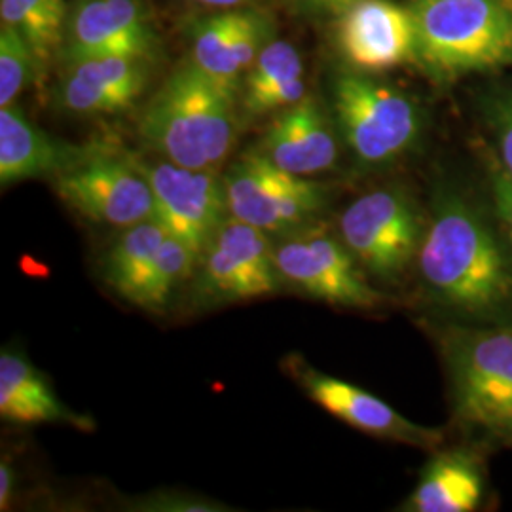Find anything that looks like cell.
Wrapping results in <instances>:
<instances>
[{
  "label": "cell",
  "mask_w": 512,
  "mask_h": 512,
  "mask_svg": "<svg viewBox=\"0 0 512 512\" xmlns=\"http://www.w3.org/2000/svg\"><path fill=\"white\" fill-rule=\"evenodd\" d=\"M418 253L427 294L446 310L480 323L512 315V247L499 220L456 190H442Z\"/></svg>",
  "instance_id": "1"
},
{
  "label": "cell",
  "mask_w": 512,
  "mask_h": 512,
  "mask_svg": "<svg viewBox=\"0 0 512 512\" xmlns=\"http://www.w3.org/2000/svg\"><path fill=\"white\" fill-rule=\"evenodd\" d=\"M236 95L190 61L148 101L141 139L167 162L217 171L236 143Z\"/></svg>",
  "instance_id": "2"
},
{
  "label": "cell",
  "mask_w": 512,
  "mask_h": 512,
  "mask_svg": "<svg viewBox=\"0 0 512 512\" xmlns=\"http://www.w3.org/2000/svg\"><path fill=\"white\" fill-rule=\"evenodd\" d=\"M416 59L442 78L512 63V0H414Z\"/></svg>",
  "instance_id": "3"
},
{
  "label": "cell",
  "mask_w": 512,
  "mask_h": 512,
  "mask_svg": "<svg viewBox=\"0 0 512 512\" xmlns=\"http://www.w3.org/2000/svg\"><path fill=\"white\" fill-rule=\"evenodd\" d=\"M459 423L512 442V323L450 327L442 334Z\"/></svg>",
  "instance_id": "4"
},
{
  "label": "cell",
  "mask_w": 512,
  "mask_h": 512,
  "mask_svg": "<svg viewBox=\"0 0 512 512\" xmlns=\"http://www.w3.org/2000/svg\"><path fill=\"white\" fill-rule=\"evenodd\" d=\"M332 107L349 150L368 167L403 158L420 139L423 114L416 99L363 71L338 74Z\"/></svg>",
  "instance_id": "5"
},
{
  "label": "cell",
  "mask_w": 512,
  "mask_h": 512,
  "mask_svg": "<svg viewBox=\"0 0 512 512\" xmlns=\"http://www.w3.org/2000/svg\"><path fill=\"white\" fill-rule=\"evenodd\" d=\"M427 215L403 186L370 190L349 203L338 220V236L366 274L397 283L416 264Z\"/></svg>",
  "instance_id": "6"
},
{
  "label": "cell",
  "mask_w": 512,
  "mask_h": 512,
  "mask_svg": "<svg viewBox=\"0 0 512 512\" xmlns=\"http://www.w3.org/2000/svg\"><path fill=\"white\" fill-rule=\"evenodd\" d=\"M230 217L243 220L268 236L304 230L329 202L327 188L289 173L258 150L243 154L224 175Z\"/></svg>",
  "instance_id": "7"
},
{
  "label": "cell",
  "mask_w": 512,
  "mask_h": 512,
  "mask_svg": "<svg viewBox=\"0 0 512 512\" xmlns=\"http://www.w3.org/2000/svg\"><path fill=\"white\" fill-rule=\"evenodd\" d=\"M274 258L281 283L308 298L349 310H376L384 302L342 238L315 224L285 236Z\"/></svg>",
  "instance_id": "8"
},
{
  "label": "cell",
  "mask_w": 512,
  "mask_h": 512,
  "mask_svg": "<svg viewBox=\"0 0 512 512\" xmlns=\"http://www.w3.org/2000/svg\"><path fill=\"white\" fill-rule=\"evenodd\" d=\"M274 253L266 232L228 217L198 258L192 275L194 304L215 308L277 293L283 283Z\"/></svg>",
  "instance_id": "9"
},
{
  "label": "cell",
  "mask_w": 512,
  "mask_h": 512,
  "mask_svg": "<svg viewBox=\"0 0 512 512\" xmlns=\"http://www.w3.org/2000/svg\"><path fill=\"white\" fill-rule=\"evenodd\" d=\"M55 194L80 217L126 230L154 219V196L135 156L103 148L86 162L57 175Z\"/></svg>",
  "instance_id": "10"
},
{
  "label": "cell",
  "mask_w": 512,
  "mask_h": 512,
  "mask_svg": "<svg viewBox=\"0 0 512 512\" xmlns=\"http://www.w3.org/2000/svg\"><path fill=\"white\" fill-rule=\"evenodd\" d=\"M137 164L154 196V219L198 258L230 217L224 177L211 169H188L167 160Z\"/></svg>",
  "instance_id": "11"
},
{
  "label": "cell",
  "mask_w": 512,
  "mask_h": 512,
  "mask_svg": "<svg viewBox=\"0 0 512 512\" xmlns=\"http://www.w3.org/2000/svg\"><path fill=\"white\" fill-rule=\"evenodd\" d=\"M287 368L313 403L357 431L420 448H435L442 442L439 429L404 418L401 412L363 387L323 374L298 357H291Z\"/></svg>",
  "instance_id": "12"
},
{
  "label": "cell",
  "mask_w": 512,
  "mask_h": 512,
  "mask_svg": "<svg viewBox=\"0 0 512 512\" xmlns=\"http://www.w3.org/2000/svg\"><path fill=\"white\" fill-rule=\"evenodd\" d=\"M158 37L141 0H74L65 25L63 61L93 55L150 59Z\"/></svg>",
  "instance_id": "13"
},
{
  "label": "cell",
  "mask_w": 512,
  "mask_h": 512,
  "mask_svg": "<svg viewBox=\"0 0 512 512\" xmlns=\"http://www.w3.org/2000/svg\"><path fill=\"white\" fill-rule=\"evenodd\" d=\"M338 44L363 73H380L416 59V25L410 6L393 0H355L338 21Z\"/></svg>",
  "instance_id": "14"
},
{
  "label": "cell",
  "mask_w": 512,
  "mask_h": 512,
  "mask_svg": "<svg viewBox=\"0 0 512 512\" xmlns=\"http://www.w3.org/2000/svg\"><path fill=\"white\" fill-rule=\"evenodd\" d=\"M148 59L93 55L65 61L57 88L61 109L74 114H116L135 105L148 84Z\"/></svg>",
  "instance_id": "15"
},
{
  "label": "cell",
  "mask_w": 512,
  "mask_h": 512,
  "mask_svg": "<svg viewBox=\"0 0 512 512\" xmlns=\"http://www.w3.org/2000/svg\"><path fill=\"white\" fill-rule=\"evenodd\" d=\"M256 150L300 177L325 173L338 162L336 131L327 112L310 95L275 116Z\"/></svg>",
  "instance_id": "16"
},
{
  "label": "cell",
  "mask_w": 512,
  "mask_h": 512,
  "mask_svg": "<svg viewBox=\"0 0 512 512\" xmlns=\"http://www.w3.org/2000/svg\"><path fill=\"white\" fill-rule=\"evenodd\" d=\"M105 145H69L33 126L12 103L0 107V184L57 177L101 152Z\"/></svg>",
  "instance_id": "17"
},
{
  "label": "cell",
  "mask_w": 512,
  "mask_h": 512,
  "mask_svg": "<svg viewBox=\"0 0 512 512\" xmlns=\"http://www.w3.org/2000/svg\"><path fill=\"white\" fill-rule=\"evenodd\" d=\"M486 492L482 465L469 450H444L423 467L404 511L473 512Z\"/></svg>",
  "instance_id": "18"
},
{
  "label": "cell",
  "mask_w": 512,
  "mask_h": 512,
  "mask_svg": "<svg viewBox=\"0 0 512 512\" xmlns=\"http://www.w3.org/2000/svg\"><path fill=\"white\" fill-rule=\"evenodd\" d=\"M0 418L19 425L73 423L80 429L88 427L86 418L57 399L52 385L31 361L12 349L0 353Z\"/></svg>",
  "instance_id": "19"
},
{
  "label": "cell",
  "mask_w": 512,
  "mask_h": 512,
  "mask_svg": "<svg viewBox=\"0 0 512 512\" xmlns=\"http://www.w3.org/2000/svg\"><path fill=\"white\" fill-rule=\"evenodd\" d=\"M306 97L304 65L298 50L287 40H272L245 76L243 110L262 116L283 110Z\"/></svg>",
  "instance_id": "20"
},
{
  "label": "cell",
  "mask_w": 512,
  "mask_h": 512,
  "mask_svg": "<svg viewBox=\"0 0 512 512\" xmlns=\"http://www.w3.org/2000/svg\"><path fill=\"white\" fill-rule=\"evenodd\" d=\"M169 232L156 219L126 228L103 258V279L110 289L128 298L160 253Z\"/></svg>",
  "instance_id": "21"
},
{
  "label": "cell",
  "mask_w": 512,
  "mask_h": 512,
  "mask_svg": "<svg viewBox=\"0 0 512 512\" xmlns=\"http://www.w3.org/2000/svg\"><path fill=\"white\" fill-rule=\"evenodd\" d=\"M0 16L4 25L14 27L27 40L38 69L63 48L69 18L67 0H0Z\"/></svg>",
  "instance_id": "22"
},
{
  "label": "cell",
  "mask_w": 512,
  "mask_h": 512,
  "mask_svg": "<svg viewBox=\"0 0 512 512\" xmlns=\"http://www.w3.org/2000/svg\"><path fill=\"white\" fill-rule=\"evenodd\" d=\"M196 266L198 255L186 247L181 239L169 234L160 253L126 300L141 310L160 313L167 308L175 291L194 275Z\"/></svg>",
  "instance_id": "23"
},
{
  "label": "cell",
  "mask_w": 512,
  "mask_h": 512,
  "mask_svg": "<svg viewBox=\"0 0 512 512\" xmlns=\"http://www.w3.org/2000/svg\"><path fill=\"white\" fill-rule=\"evenodd\" d=\"M247 16L249 10H234L205 19L196 27L192 40V63L234 90L239 86L230 78V52Z\"/></svg>",
  "instance_id": "24"
},
{
  "label": "cell",
  "mask_w": 512,
  "mask_h": 512,
  "mask_svg": "<svg viewBox=\"0 0 512 512\" xmlns=\"http://www.w3.org/2000/svg\"><path fill=\"white\" fill-rule=\"evenodd\" d=\"M38 73L37 57L27 40L10 25L0 27V107L14 103Z\"/></svg>",
  "instance_id": "25"
},
{
  "label": "cell",
  "mask_w": 512,
  "mask_h": 512,
  "mask_svg": "<svg viewBox=\"0 0 512 512\" xmlns=\"http://www.w3.org/2000/svg\"><path fill=\"white\" fill-rule=\"evenodd\" d=\"M131 509L139 511H175V512H219L224 507L219 503H211L196 495L181 494V492H158L147 495Z\"/></svg>",
  "instance_id": "26"
},
{
  "label": "cell",
  "mask_w": 512,
  "mask_h": 512,
  "mask_svg": "<svg viewBox=\"0 0 512 512\" xmlns=\"http://www.w3.org/2000/svg\"><path fill=\"white\" fill-rule=\"evenodd\" d=\"M492 124L495 131V145L499 156V167L512 179V93L497 101Z\"/></svg>",
  "instance_id": "27"
},
{
  "label": "cell",
  "mask_w": 512,
  "mask_h": 512,
  "mask_svg": "<svg viewBox=\"0 0 512 512\" xmlns=\"http://www.w3.org/2000/svg\"><path fill=\"white\" fill-rule=\"evenodd\" d=\"M492 196H494L495 217L499 220L505 236L512 247V179L501 169L492 175Z\"/></svg>",
  "instance_id": "28"
},
{
  "label": "cell",
  "mask_w": 512,
  "mask_h": 512,
  "mask_svg": "<svg viewBox=\"0 0 512 512\" xmlns=\"http://www.w3.org/2000/svg\"><path fill=\"white\" fill-rule=\"evenodd\" d=\"M14 490H16V471L8 458H2L0 461V511L10 509Z\"/></svg>",
  "instance_id": "29"
},
{
  "label": "cell",
  "mask_w": 512,
  "mask_h": 512,
  "mask_svg": "<svg viewBox=\"0 0 512 512\" xmlns=\"http://www.w3.org/2000/svg\"><path fill=\"white\" fill-rule=\"evenodd\" d=\"M298 6L321 12H344L355 0H293Z\"/></svg>",
  "instance_id": "30"
},
{
  "label": "cell",
  "mask_w": 512,
  "mask_h": 512,
  "mask_svg": "<svg viewBox=\"0 0 512 512\" xmlns=\"http://www.w3.org/2000/svg\"><path fill=\"white\" fill-rule=\"evenodd\" d=\"M196 2H202L207 6H219V8H230V6H238L245 0H196Z\"/></svg>",
  "instance_id": "31"
}]
</instances>
